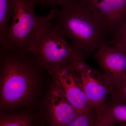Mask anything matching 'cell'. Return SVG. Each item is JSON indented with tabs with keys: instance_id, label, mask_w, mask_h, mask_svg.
<instances>
[{
	"instance_id": "6da1fadb",
	"label": "cell",
	"mask_w": 126,
	"mask_h": 126,
	"mask_svg": "<svg viewBox=\"0 0 126 126\" xmlns=\"http://www.w3.org/2000/svg\"><path fill=\"white\" fill-rule=\"evenodd\" d=\"M0 53L1 104L11 107L24 103L32 96L35 79L42 68L30 53L0 48Z\"/></svg>"
},
{
	"instance_id": "7a4b0ae2",
	"label": "cell",
	"mask_w": 126,
	"mask_h": 126,
	"mask_svg": "<svg viewBox=\"0 0 126 126\" xmlns=\"http://www.w3.org/2000/svg\"><path fill=\"white\" fill-rule=\"evenodd\" d=\"M53 20L84 60L101 46L108 44L107 37L91 10L82 0H76L66 7L55 9Z\"/></svg>"
},
{
	"instance_id": "3957f363",
	"label": "cell",
	"mask_w": 126,
	"mask_h": 126,
	"mask_svg": "<svg viewBox=\"0 0 126 126\" xmlns=\"http://www.w3.org/2000/svg\"><path fill=\"white\" fill-rule=\"evenodd\" d=\"M67 39L58 23L48 22L43 27L29 53L41 67L54 75L62 68L84 60Z\"/></svg>"
},
{
	"instance_id": "277c9868",
	"label": "cell",
	"mask_w": 126,
	"mask_h": 126,
	"mask_svg": "<svg viewBox=\"0 0 126 126\" xmlns=\"http://www.w3.org/2000/svg\"><path fill=\"white\" fill-rule=\"evenodd\" d=\"M12 22L0 40V48L12 52L29 53L43 27L53 20L55 9L46 16H37L36 5L31 0H15Z\"/></svg>"
},
{
	"instance_id": "5b68a950",
	"label": "cell",
	"mask_w": 126,
	"mask_h": 126,
	"mask_svg": "<svg viewBox=\"0 0 126 126\" xmlns=\"http://www.w3.org/2000/svg\"><path fill=\"white\" fill-rule=\"evenodd\" d=\"M73 67L88 101L99 116L112 90L111 82L103 73L88 65L84 60L74 63Z\"/></svg>"
},
{
	"instance_id": "8992f818",
	"label": "cell",
	"mask_w": 126,
	"mask_h": 126,
	"mask_svg": "<svg viewBox=\"0 0 126 126\" xmlns=\"http://www.w3.org/2000/svg\"><path fill=\"white\" fill-rule=\"evenodd\" d=\"M106 37L112 39L126 23V0H82Z\"/></svg>"
},
{
	"instance_id": "52a82bcc",
	"label": "cell",
	"mask_w": 126,
	"mask_h": 126,
	"mask_svg": "<svg viewBox=\"0 0 126 126\" xmlns=\"http://www.w3.org/2000/svg\"><path fill=\"white\" fill-rule=\"evenodd\" d=\"M73 64L62 68L54 75L56 85L61 88L68 101L79 114L93 108L88 101L75 72Z\"/></svg>"
},
{
	"instance_id": "ba28073f",
	"label": "cell",
	"mask_w": 126,
	"mask_h": 126,
	"mask_svg": "<svg viewBox=\"0 0 126 126\" xmlns=\"http://www.w3.org/2000/svg\"><path fill=\"white\" fill-rule=\"evenodd\" d=\"M93 56L112 83L126 77V51L105 44L94 52Z\"/></svg>"
},
{
	"instance_id": "9c48e42d",
	"label": "cell",
	"mask_w": 126,
	"mask_h": 126,
	"mask_svg": "<svg viewBox=\"0 0 126 126\" xmlns=\"http://www.w3.org/2000/svg\"><path fill=\"white\" fill-rule=\"evenodd\" d=\"M48 101L51 126H68L79 114L56 84L51 90Z\"/></svg>"
},
{
	"instance_id": "30bf717a",
	"label": "cell",
	"mask_w": 126,
	"mask_h": 126,
	"mask_svg": "<svg viewBox=\"0 0 126 126\" xmlns=\"http://www.w3.org/2000/svg\"><path fill=\"white\" fill-rule=\"evenodd\" d=\"M97 117L118 126H126V103L109 99L106 101L101 115Z\"/></svg>"
},
{
	"instance_id": "8fae6325",
	"label": "cell",
	"mask_w": 126,
	"mask_h": 126,
	"mask_svg": "<svg viewBox=\"0 0 126 126\" xmlns=\"http://www.w3.org/2000/svg\"><path fill=\"white\" fill-rule=\"evenodd\" d=\"M15 0H0V39L4 37L12 18L15 9Z\"/></svg>"
},
{
	"instance_id": "7c38bea8",
	"label": "cell",
	"mask_w": 126,
	"mask_h": 126,
	"mask_svg": "<svg viewBox=\"0 0 126 126\" xmlns=\"http://www.w3.org/2000/svg\"><path fill=\"white\" fill-rule=\"evenodd\" d=\"M0 126H33V120L26 114H13L2 116Z\"/></svg>"
},
{
	"instance_id": "4fadbf2b",
	"label": "cell",
	"mask_w": 126,
	"mask_h": 126,
	"mask_svg": "<svg viewBox=\"0 0 126 126\" xmlns=\"http://www.w3.org/2000/svg\"><path fill=\"white\" fill-rule=\"evenodd\" d=\"M109 96L114 101L126 103V77L112 83Z\"/></svg>"
},
{
	"instance_id": "5bb4252c",
	"label": "cell",
	"mask_w": 126,
	"mask_h": 126,
	"mask_svg": "<svg viewBox=\"0 0 126 126\" xmlns=\"http://www.w3.org/2000/svg\"><path fill=\"white\" fill-rule=\"evenodd\" d=\"M97 117L94 109L79 113L68 126H94Z\"/></svg>"
},
{
	"instance_id": "9a60e30c",
	"label": "cell",
	"mask_w": 126,
	"mask_h": 126,
	"mask_svg": "<svg viewBox=\"0 0 126 126\" xmlns=\"http://www.w3.org/2000/svg\"><path fill=\"white\" fill-rule=\"evenodd\" d=\"M107 43L110 45L115 46L126 51V23L118 30L113 38Z\"/></svg>"
},
{
	"instance_id": "2e32d148",
	"label": "cell",
	"mask_w": 126,
	"mask_h": 126,
	"mask_svg": "<svg viewBox=\"0 0 126 126\" xmlns=\"http://www.w3.org/2000/svg\"><path fill=\"white\" fill-rule=\"evenodd\" d=\"M36 5L41 7H54L56 6L61 8L66 7L76 0H31Z\"/></svg>"
},
{
	"instance_id": "e0dca14e",
	"label": "cell",
	"mask_w": 126,
	"mask_h": 126,
	"mask_svg": "<svg viewBox=\"0 0 126 126\" xmlns=\"http://www.w3.org/2000/svg\"><path fill=\"white\" fill-rule=\"evenodd\" d=\"M94 126H118L116 124L108 121L101 117H97Z\"/></svg>"
}]
</instances>
